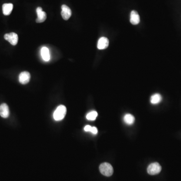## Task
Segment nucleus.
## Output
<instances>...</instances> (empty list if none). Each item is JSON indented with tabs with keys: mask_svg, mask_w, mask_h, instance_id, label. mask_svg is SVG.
I'll list each match as a JSON object with an SVG mask.
<instances>
[{
	"mask_svg": "<svg viewBox=\"0 0 181 181\" xmlns=\"http://www.w3.org/2000/svg\"><path fill=\"white\" fill-rule=\"evenodd\" d=\"M66 113V108L64 105H59L53 113L55 120L60 121L65 118Z\"/></svg>",
	"mask_w": 181,
	"mask_h": 181,
	"instance_id": "nucleus-1",
	"label": "nucleus"
},
{
	"mask_svg": "<svg viewBox=\"0 0 181 181\" xmlns=\"http://www.w3.org/2000/svg\"><path fill=\"white\" fill-rule=\"evenodd\" d=\"M101 173L106 177H110L113 173V169L112 165L108 162H104L101 164L99 167Z\"/></svg>",
	"mask_w": 181,
	"mask_h": 181,
	"instance_id": "nucleus-2",
	"label": "nucleus"
},
{
	"mask_svg": "<svg viewBox=\"0 0 181 181\" xmlns=\"http://www.w3.org/2000/svg\"><path fill=\"white\" fill-rule=\"evenodd\" d=\"M161 170V167L158 162H154L148 165L147 171L151 175H155L159 174Z\"/></svg>",
	"mask_w": 181,
	"mask_h": 181,
	"instance_id": "nucleus-3",
	"label": "nucleus"
},
{
	"mask_svg": "<svg viewBox=\"0 0 181 181\" xmlns=\"http://www.w3.org/2000/svg\"><path fill=\"white\" fill-rule=\"evenodd\" d=\"M5 40L9 41L12 45H16L18 41V36L14 32L7 33L4 35Z\"/></svg>",
	"mask_w": 181,
	"mask_h": 181,
	"instance_id": "nucleus-4",
	"label": "nucleus"
},
{
	"mask_svg": "<svg viewBox=\"0 0 181 181\" xmlns=\"http://www.w3.org/2000/svg\"><path fill=\"white\" fill-rule=\"evenodd\" d=\"M62 10L61 14L62 18L65 20H69L72 15V11L70 8L66 5H63L62 6Z\"/></svg>",
	"mask_w": 181,
	"mask_h": 181,
	"instance_id": "nucleus-5",
	"label": "nucleus"
},
{
	"mask_svg": "<svg viewBox=\"0 0 181 181\" xmlns=\"http://www.w3.org/2000/svg\"><path fill=\"white\" fill-rule=\"evenodd\" d=\"M36 13L37 14V18L36 19V22L37 23H42L45 21L47 16H46V13L42 11V8L40 7H38L36 9Z\"/></svg>",
	"mask_w": 181,
	"mask_h": 181,
	"instance_id": "nucleus-6",
	"label": "nucleus"
},
{
	"mask_svg": "<svg viewBox=\"0 0 181 181\" xmlns=\"http://www.w3.org/2000/svg\"><path fill=\"white\" fill-rule=\"evenodd\" d=\"M30 73L28 72H23L20 73L19 76V80L20 83L25 85L30 81Z\"/></svg>",
	"mask_w": 181,
	"mask_h": 181,
	"instance_id": "nucleus-7",
	"label": "nucleus"
},
{
	"mask_svg": "<svg viewBox=\"0 0 181 181\" xmlns=\"http://www.w3.org/2000/svg\"><path fill=\"white\" fill-rule=\"evenodd\" d=\"M109 41L107 38L102 37L98 40L97 48L98 49L100 50L106 49L109 46Z\"/></svg>",
	"mask_w": 181,
	"mask_h": 181,
	"instance_id": "nucleus-8",
	"label": "nucleus"
},
{
	"mask_svg": "<svg viewBox=\"0 0 181 181\" xmlns=\"http://www.w3.org/2000/svg\"><path fill=\"white\" fill-rule=\"evenodd\" d=\"M9 109L8 106L6 104H2L0 105V115L2 117L7 118L9 116Z\"/></svg>",
	"mask_w": 181,
	"mask_h": 181,
	"instance_id": "nucleus-9",
	"label": "nucleus"
},
{
	"mask_svg": "<svg viewBox=\"0 0 181 181\" xmlns=\"http://www.w3.org/2000/svg\"><path fill=\"white\" fill-rule=\"evenodd\" d=\"M130 22L132 24L137 25L140 23V17L138 13L136 11H132L130 14Z\"/></svg>",
	"mask_w": 181,
	"mask_h": 181,
	"instance_id": "nucleus-10",
	"label": "nucleus"
},
{
	"mask_svg": "<svg viewBox=\"0 0 181 181\" xmlns=\"http://www.w3.org/2000/svg\"><path fill=\"white\" fill-rule=\"evenodd\" d=\"M13 8V5L11 3L4 4L2 6L3 14L6 16H8L11 13Z\"/></svg>",
	"mask_w": 181,
	"mask_h": 181,
	"instance_id": "nucleus-11",
	"label": "nucleus"
},
{
	"mask_svg": "<svg viewBox=\"0 0 181 181\" xmlns=\"http://www.w3.org/2000/svg\"><path fill=\"white\" fill-rule=\"evenodd\" d=\"M41 55L43 60L45 62H48L50 60V54L49 50L48 48L43 47L41 49Z\"/></svg>",
	"mask_w": 181,
	"mask_h": 181,
	"instance_id": "nucleus-12",
	"label": "nucleus"
},
{
	"mask_svg": "<svg viewBox=\"0 0 181 181\" xmlns=\"http://www.w3.org/2000/svg\"><path fill=\"white\" fill-rule=\"evenodd\" d=\"M124 121L127 125H132L135 121V118L130 114H126L124 117Z\"/></svg>",
	"mask_w": 181,
	"mask_h": 181,
	"instance_id": "nucleus-13",
	"label": "nucleus"
},
{
	"mask_svg": "<svg viewBox=\"0 0 181 181\" xmlns=\"http://www.w3.org/2000/svg\"><path fill=\"white\" fill-rule=\"evenodd\" d=\"M162 97L159 94H155L151 97V102L152 104H158L161 102Z\"/></svg>",
	"mask_w": 181,
	"mask_h": 181,
	"instance_id": "nucleus-14",
	"label": "nucleus"
},
{
	"mask_svg": "<svg viewBox=\"0 0 181 181\" xmlns=\"http://www.w3.org/2000/svg\"><path fill=\"white\" fill-rule=\"evenodd\" d=\"M97 116H98V113L96 111H93L87 114L86 118L89 120L94 121L96 119Z\"/></svg>",
	"mask_w": 181,
	"mask_h": 181,
	"instance_id": "nucleus-15",
	"label": "nucleus"
},
{
	"mask_svg": "<svg viewBox=\"0 0 181 181\" xmlns=\"http://www.w3.org/2000/svg\"><path fill=\"white\" fill-rule=\"evenodd\" d=\"M90 132L94 134H97L98 133V130L96 127H92V130H90Z\"/></svg>",
	"mask_w": 181,
	"mask_h": 181,
	"instance_id": "nucleus-16",
	"label": "nucleus"
},
{
	"mask_svg": "<svg viewBox=\"0 0 181 181\" xmlns=\"http://www.w3.org/2000/svg\"><path fill=\"white\" fill-rule=\"evenodd\" d=\"M92 127L90 126V125H86L84 128V130L86 132H89V131L90 132V130H92Z\"/></svg>",
	"mask_w": 181,
	"mask_h": 181,
	"instance_id": "nucleus-17",
	"label": "nucleus"
}]
</instances>
